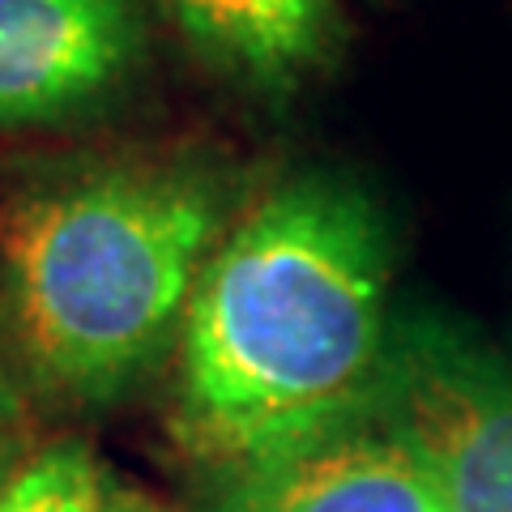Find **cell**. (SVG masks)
<instances>
[{"label":"cell","instance_id":"6da1fadb","mask_svg":"<svg viewBox=\"0 0 512 512\" xmlns=\"http://www.w3.org/2000/svg\"><path fill=\"white\" fill-rule=\"evenodd\" d=\"M393 231L342 171H299L218 239L180 329V440L244 470L372 423Z\"/></svg>","mask_w":512,"mask_h":512},{"label":"cell","instance_id":"7a4b0ae2","mask_svg":"<svg viewBox=\"0 0 512 512\" xmlns=\"http://www.w3.org/2000/svg\"><path fill=\"white\" fill-rule=\"evenodd\" d=\"M227 235V184L197 158L56 167L0 210V329L43 397L99 410L154 376Z\"/></svg>","mask_w":512,"mask_h":512},{"label":"cell","instance_id":"3957f363","mask_svg":"<svg viewBox=\"0 0 512 512\" xmlns=\"http://www.w3.org/2000/svg\"><path fill=\"white\" fill-rule=\"evenodd\" d=\"M372 423L444 512H512V363L440 312L393 320Z\"/></svg>","mask_w":512,"mask_h":512},{"label":"cell","instance_id":"277c9868","mask_svg":"<svg viewBox=\"0 0 512 512\" xmlns=\"http://www.w3.org/2000/svg\"><path fill=\"white\" fill-rule=\"evenodd\" d=\"M128 0H0V128L60 120L120 82Z\"/></svg>","mask_w":512,"mask_h":512},{"label":"cell","instance_id":"5b68a950","mask_svg":"<svg viewBox=\"0 0 512 512\" xmlns=\"http://www.w3.org/2000/svg\"><path fill=\"white\" fill-rule=\"evenodd\" d=\"M205 512H444L427 474L376 423L231 470Z\"/></svg>","mask_w":512,"mask_h":512},{"label":"cell","instance_id":"8992f818","mask_svg":"<svg viewBox=\"0 0 512 512\" xmlns=\"http://www.w3.org/2000/svg\"><path fill=\"white\" fill-rule=\"evenodd\" d=\"M205 56L261 86H291L333 47L329 0H171Z\"/></svg>","mask_w":512,"mask_h":512},{"label":"cell","instance_id":"52a82bcc","mask_svg":"<svg viewBox=\"0 0 512 512\" xmlns=\"http://www.w3.org/2000/svg\"><path fill=\"white\" fill-rule=\"evenodd\" d=\"M107 474L82 440L47 444L0 487V512H103Z\"/></svg>","mask_w":512,"mask_h":512},{"label":"cell","instance_id":"ba28073f","mask_svg":"<svg viewBox=\"0 0 512 512\" xmlns=\"http://www.w3.org/2000/svg\"><path fill=\"white\" fill-rule=\"evenodd\" d=\"M103 512H167L158 500H150L146 491L128 487V483H111L107 478V495H103Z\"/></svg>","mask_w":512,"mask_h":512},{"label":"cell","instance_id":"9c48e42d","mask_svg":"<svg viewBox=\"0 0 512 512\" xmlns=\"http://www.w3.org/2000/svg\"><path fill=\"white\" fill-rule=\"evenodd\" d=\"M22 461H26V457H22V436H18V427H5V431H0V487L9 483L13 470H18Z\"/></svg>","mask_w":512,"mask_h":512},{"label":"cell","instance_id":"30bf717a","mask_svg":"<svg viewBox=\"0 0 512 512\" xmlns=\"http://www.w3.org/2000/svg\"><path fill=\"white\" fill-rule=\"evenodd\" d=\"M18 414H22V393L9 372H0V431L18 427Z\"/></svg>","mask_w":512,"mask_h":512}]
</instances>
